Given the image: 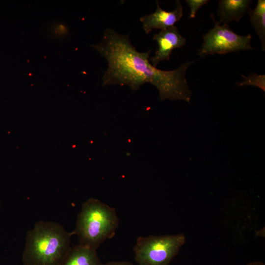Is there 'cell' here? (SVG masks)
Instances as JSON below:
<instances>
[{"mask_svg": "<svg viewBox=\"0 0 265 265\" xmlns=\"http://www.w3.org/2000/svg\"><path fill=\"white\" fill-rule=\"evenodd\" d=\"M250 0H220L218 1L217 15L219 23L228 25L230 22H238L251 9Z\"/></svg>", "mask_w": 265, "mask_h": 265, "instance_id": "obj_8", "label": "cell"}, {"mask_svg": "<svg viewBox=\"0 0 265 265\" xmlns=\"http://www.w3.org/2000/svg\"><path fill=\"white\" fill-rule=\"evenodd\" d=\"M118 221L114 209L90 198L82 205L72 233L78 236L79 244L96 250L105 240L113 237Z\"/></svg>", "mask_w": 265, "mask_h": 265, "instance_id": "obj_3", "label": "cell"}, {"mask_svg": "<svg viewBox=\"0 0 265 265\" xmlns=\"http://www.w3.org/2000/svg\"><path fill=\"white\" fill-rule=\"evenodd\" d=\"M209 0H186L189 9L190 14L189 18H194L200 8L207 4Z\"/></svg>", "mask_w": 265, "mask_h": 265, "instance_id": "obj_12", "label": "cell"}, {"mask_svg": "<svg viewBox=\"0 0 265 265\" xmlns=\"http://www.w3.org/2000/svg\"><path fill=\"white\" fill-rule=\"evenodd\" d=\"M101 265H133L130 262L126 261H113L102 264Z\"/></svg>", "mask_w": 265, "mask_h": 265, "instance_id": "obj_13", "label": "cell"}, {"mask_svg": "<svg viewBox=\"0 0 265 265\" xmlns=\"http://www.w3.org/2000/svg\"><path fill=\"white\" fill-rule=\"evenodd\" d=\"M250 23L259 36L263 51H265V0H258L257 5L249 12Z\"/></svg>", "mask_w": 265, "mask_h": 265, "instance_id": "obj_10", "label": "cell"}, {"mask_svg": "<svg viewBox=\"0 0 265 265\" xmlns=\"http://www.w3.org/2000/svg\"><path fill=\"white\" fill-rule=\"evenodd\" d=\"M96 250L78 244L71 247L61 265H101Z\"/></svg>", "mask_w": 265, "mask_h": 265, "instance_id": "obj_9", "label": "cell"}, {"mask_svg": "<svg viewBox=\"0 0 265 265\" xmlns=\"http://www.w3.org/2000/svg\"><path fill=\"white\" fill-rule=\"evenodd\" d=\"M91 47L107 63L102 85H127L137 90L143 84L150 83L158 89L161 101L168 99L190 102L192 92L186 72L194 61L184 62L173 70H160L149 61L151 50L137 51L131 43L129 34H121L110 28L105 29L99 43Z\"/></svg>", "mask_w": 265, "mask_h": 265, "instance_id": "obj_1", "label": "cell"}, {"mask_svg": "<svg viewBox=\"0 0 265 265\" xmlns=\"http://www.w3.org/2000/svg\"><path fill=\"white\" fill-rule=\"evenodd\" d=\"M246 265H265V264L263 263L260 262H253L249 263Z\"/></svg>", "mask_w": 265, "mask_h": 265, "instance_id": "obj_14", "label": "cell"}, {"mask_svg": "<svg viewBox=\"0 0 265 265\" xmlns=\"http://www.w3.org/2000/svg\"><path fill=\"white\" fill-rule=\"evenodd\" d=\"M214 26L203 36V42L197 55L204 57L215 53L223 54L240 51L254 49L251 45L252 35H239L234 32L228 25H220L211 14Z\"/></svg>", "mask_w": 265, "mask_h": 265, "instance_id": "obj_5", "label": "cell"}, {"mask_svg": "<svg viewBox=\"0 0 265 265\" xmlns=\"http://www.w3.org/2000/svg\"><path fill=\"white\" fill-rule=\"evenodd\" d=\"M153 39L158 44V48L149 61L156 67L161 61L168 60L173 50L181 48L186 44V40L179 33L177 26H173L155 34Z\"/></svg>", "mask_w": 265, "mask_h": 265, "instance_id": "obj_6", "label": "cell"}, {"mask_svg": "<svg viewBox=\"0 0 265 265\" xmlns=\"http://www.w3.org/2000/svg\"><path fill=\"white\" fill-rule=\"evenodd\" d=\"M72 235L58 223L36 222L26 234L23 265H61L72 247Z\"/></svg>", "mask_w": 265, "mask_h": 265, "instance_id": "obj_2", "label": "cell"}, {"mask_svg": "<svg viewBox=\"0 0 265 265\" xmlns=\"http://www.w3.org/2000/svg\"><path fill=\"white\" fill-rule=\"evenodd\" d=\"M185 241L183 234L140 237L133 248L134 260L138 265H169Z\"/></svg>", "mask_w": 265, "mask_h": 265, "instance_id": "obj_4", "label": "cell"}, {"mask_svg": "<svg viewBox=\"0 0 265 265\" xmlns=\"http://www.w3.org/2000/svg\"><path fill=\"white\" fill-rule=\"evenodd\" d=\"M241 76L244 78V80L241 82L236 83L238 84V87L244 85H253L260 88L264 92H265V75H259L256 73H252L248 77Z\"/></svg>", "mask_w": 265, "mask_h": 265, "instance_id": "obj_11", "label": "cell"}, {"mask_svg": "<svg viewBox=\"0 0 265 265\" xmlns=\"http://www.w3.org/2000/svg\"><path fill=\"white\" fill-rule=\"evenodd\" d=\"M156 3L157 9L154 12L145 15L139 19L146 34H149L154 29L161 30L174 26L183 15V7L179 0L175 2V9L170 11L163 10L158 0Z\"/></svg>", "mask_w": 265, "mask_h": 265, "instance_id": "obj_7", "label": "cell"}]
</instances>
